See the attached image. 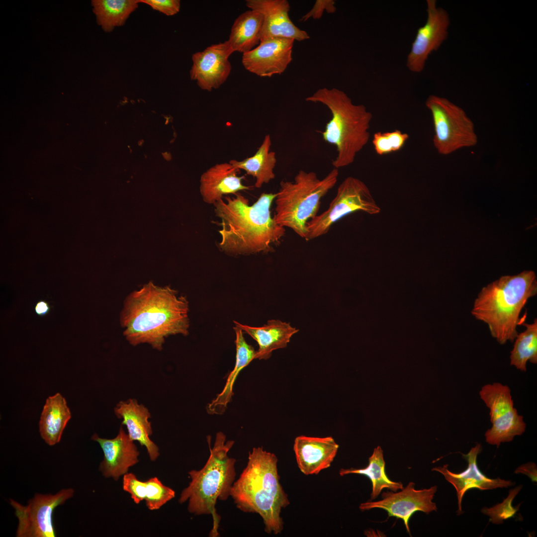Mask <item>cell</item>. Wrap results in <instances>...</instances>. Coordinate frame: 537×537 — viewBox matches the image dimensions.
<instances>
[{"mask_svg":"<svg viewBox=\"0 0 537 537\" xmlns=\"http://www.w3.org/2000/svg\"><path fill=\"white\" fill-rule=\"evenodd\" d=\"M73 488L61 490L55 494L36 493L26 506L10 499L9 503L18 519L17 537H55L53 521L55 508L72 497Z\"/></svg>","mask_w":537,"mask_h":537,"instance_id":"30bf717a","label":"cell"},{"mask_svg":"<svg viewBox=\"0 0 537 537\" xmlns=\"http://www.w3.org/2000/svg\"><path fill=\"white\" fill-rule=\"evenodd\" d=\"M380 210L367 186L358 178L348 177L339 185L328 208L307 222L305 239L309 241L324 235L335 223L353 212L374 215Z\"/></svg>","mask_w":537,"mask_h":537,"instance_id":"9c48e42d","label":"cell"},{"mask_svg":"<svg viewBox=\"0 0 537 537\" xmlns=\"http://www.w3.org/2000/svg\"><path fill=\"white\" fill-rule=\"evenodd\" d=\"M425 105L432 116L433 144L440 154L448 155L477 144L473 123L462 108L434 94L427 97Z\"/></svg>","mask_w":537,"mask_h":537,"instance_id":"ba28073f","label":"cell"},{"mask_svg":"<svg viewBox=\"0 0 537 537\" xmlns=\"http://www.w3.org/2000/svg\"><path fill=\"white\" fill-rule=\"evenodd\" d=\"M137 0H93L91 4L97 23L105 32L123 26L138 7Z\"/></svg>","mask_w":537,"mask_h":537,"instance_id":"4316f807","label":"cell"},{"mask_svg":"<svg viewBox=\"0 0 537 537\" xmlns=\"http://www.w3.org/2000/svg\"><path fill=\"white\" fill-rule=\"evenodd\" d=\"M491 423V428L485 434V441L497 447L501 443L511 442L515 436L522 435L526 428L523 417L515 408Z\"/></svg>","mask_w":537,"mask_h":537,"instance_id":"f546056e","label":"cell"},{"mask_svg":"<svg viewBox=\"0 0 537 537\" xmlns=\"http://www.w3.org/2000/svg\"><path fill=\"white\" fill-rule=\"evenodd\" d=\"M235 325L250 336L258 343L255 359H268L272 352L287 347L292 336L299 330L289 323L270 320L262 327H252L234 321Z\"/></svg>","mask_w":537,"mask_h":537,"instance_id":"44dd1931","label":"cell"},{"mask_svg":"<svg viewBox=\"0 0 537 537\" xmlns=\"http://www.w3.org/2000/svg\"><path fill=\"white\" fill-rule=\"evenodd\" d=\"M71 417L66 401L61 394L46 399L39 421L40 435L46 444L53 446L60 442Z\"/></svg>","mask_w":537,"mask_h":537,"instance_id":"cb8c5ba5","label":"cell"},{"mask_svg":"<svg viewBox=\"0 0 537 537\" xmlns=\"http://www.w3.org/2000/svg\"><path fill=\"white\" fill-rule=\"evenodd\" d=\"M294 41L273 38L261 42L253 49L243 54L242 64L246 70L260 77L280 75L292 61Z\"/></svg>","mask_w":537,"mask_h":537,"instance_id":"5bb4252c","label":"cell"},{"mask_svg":"<svg viewBox=\"0 0 537 537\" xmlns=\"http://www.w3.org/2000/svg\"><path fill=\"white\" fill-rule=\"evenodd\" d=\"M427 20L417 31L406 59V67L412 73L422 72L430 55L437 51L448 35L450 18L436 0H427Z\"/></svg>","mask_w":537,"mask_h":537,"instance_id":"8fae6325","label":"cell"},{"mask_svg":"<svg viewBox=\"0 0 537 537\" xmlns=\"http://www.w3.org/2000/svg\"><path fill=\"white\" fill-rule=\"evenodd\" d=\"M482 449L480 444L471 448L467 454H463L462 457L468 462L466 469L459 473L449 471L448 464L443 466L435 467L432 470L441 473L445 479L455 488L457 497V515L463 513L461 501L465 492L470 489L477 488L480 490L494 489L498 488H507L515 485V482L500 478L491 479L483 474L477 464V457Z\"/></svg>","mask_w":537,"mask_h":537,"instance_id":"2e32d148","label":"cell"},{"mask_svg":"<svg viewBox=\"0 0 537 537\" xmlns=\"http://www.w3.org/2000/svg\"><path fill=\"white\" fill-rule=\"evenodd\" d=\"M537 293V280L534 271L504 275L482 287L471 313L475 319L486 324L491 336L503 345L515 340L521 311L528 300Z\"/></svg>","mask_w":537,"mask_h":537,"instance_id":"277c9868","label":"cell"},{"mask_svg":"<svg viewBox=\"0 0 537 537\" xmlns=\"http://www.w3.org/2000/svg\"><path fill=\"white\" fill-rule=\"evenodd\" d=\"M514 472L526 475L533 482L537 481V467L534 462H530L520 465Z\"/></svg>","mask_w":537,"mask_h":537,"instance_id":"d590c367","label":"cell"},{"mask_svg":"<svg viewBox=\"0 0 537 537\" xmlns=\"http://www.w3.org/2000/svg\"><path fill=\"white\" fill-rule=\"evenodd\" d=\"M339 447L330 436L297 437L294 441L293 450L299 469L306 475L319 474L331 466Z\"/></svg>","mask_w":537,"mask_h":537,"instance_id":"ac0fdd59","label":"cell"},{"mask_svg":"<svg viewBox=\"0 0 537 537\" xmlns=\"http://www.w3.org/2000/svg\"><path fill=\"white\" fill-rule=\"evenodd\" d=\"M415 485L414 482H411L401 491L384 492L382 494L381 500L361 503L359 508L361 511L373 508L382 509L387 512L389 517L403 520L407 531L410 534L409 521L414 513L421 511L429 514L437 510L436 503L432 501L437 487L416 490Z\"/></svg>","mask_w":537,"mask_h":537,"instance_id":"7c38bea8","label":"cell"},{"mask_svg":"<svg viewBox=\"0 0 537 537\" xmlns=\"http://www.w3.org/2000/svg\"><path fill=\"white\" fill-rule=\"evenodd\" d=\"M305 100L321 103L331 113L332 118L322 135L326 142L336 147L334 168L338 169L352 164L369 141L372 113L364 105L354 104L346 93L335 88L319 89Z\"/></svg>","mask_w":537,"mask_h":537,"instance_id":"8992f818","label":"cell"},{"mask_svg":"<svg viewBox=\"0 0 537 537\" xmlns=\"http://www.w3.org/2000/svg\"><path fill=\"white\" fill-rule=\"evenodd\" d=\"M246 6L261 13L263 24L260 42L273 38L302 41L309 38L308 33L297 27L289 16L290 6L287 0H247Z\"/></svg>","mask_w":537,"mask_h":537,"instance_id":"9a60e30c","label":"cell"},{"mask_svg":"<svg viewBox=\"0 0 537 537\" xmlns=\"http://www.w3.org/2000/svg\"><path fill=\"white\" fill-rule=\"evenodd\" d=\"M522 487L521 485L510 489L508 496L502 503L490 508L483 507L481 512L489 517L490 522L496 525L502 524L504 520L514 517L519 510L520 505L514 507L512 502Z\"/></svg>","mask_w":537,"mask_h":537,"instance_id":"d6a6232c","label":"cell"},{"mask_svg":"<svg viewBox=\"0 0 537 537\" xmlns=\"http://www.w3.org/2000/svg\"><path fill=\"white\" fill-rule=\"evenodd\" d=\"M248 458L230 496L240 510L261 517L267 533L279 534L283 529L281 512L290 502L279 481L278 459L263 447L253 448Z\"/></svg>","mask_w":537,"mask_h":537,"instance_id":"3957f363","label":"cell"},{"mask_svg":"<svg viewBox=\"0 0 537 537\" xmlns=\"http://www.w3.org/2000/svg\"><path fill=\"white\" fill-rule=\"evenodd\" d=\"M138 3H144L153 9L160 11L167 16L178 13L180 7L179 0H137Z\"/></svg>","mask_w":537,"mask_h":537,"instance_id":"836d02e7","label":"cell"},{"mask_svg":"<svg viewBox=\"0 0 537 537\" xmlns=\"http://www.w3.org/2000/svg\"><path fill=\"white\" fill-rule=\"evenodd\" d=\"M233 329L236 334L235 364L230 373L222 391L207 404L206 410L210 414L220 415L225 412L234 394L233 388L237 377L244 367L256 358L257 352L254 347L245 340L243 330L236 326H235Z\"/></svg>","mask_w":537,"mask_h":537,"instance_id":"7402d4cb","label":"cell"},{"mask_svg":"<svg viewBox=\"0 0 537 537\" xmlns=\"http://www.w3.org/2000/svg\"><path fill=\"white\" fill-rule=\"evenodd\" d=\"M207 441L209 458L201 469L189 471L191 481L182 491L179 502L181 504L188 501V511L195 515H211L213 527L209 536L218 537L221 517L215 506L218 500L228 499L235 481L236 459L228 455L234 441H226V437L222 432L217 433L212 448L210 436L207 437Z\"/></svg>","mask_w":537,"mask_h":537,"instance_id":"5b68a950","label":"cell"},{"mask_svg":"<svg viewBox=\"0 0 537 537\" xmlns=\"http://www.w3.org/2000/svg\"><path fill=\"white\" fill-rule=\"evenodd\" d=\"M385 462L383 458V450L380 446L374 449L371 455L368 458V464L362 469H343L339 471L340 476L349 474H358L369 478L372 483L371 500L377 497L384 488L396 492L403 489L401 482H394L390 480L385 472Z\"/></svg>","mask_w":537,"mask_h":537,"instance_id":"83f0119b","label":"cell"},{"mask_svg":"<svg viewBox=\"0 0 537 537\" xmlns=\"http://www.w3.org/2000/svg\"><path fill=\"white\" fill-rule=\"evenodd\" d=\"M239 171L229 163L218 164L208 169L200 179V190L203 201L213 204L224 195L251 189V186L242 183L244 177L238 176Z\"/></svg>","mask_w":537,"mask_h":537,"instance_id":"ffe728a7","label":"cell"},{"mask_svg":"<svg viewBox=\"0 0 537 537\" xmlns=\"http://www.w3.org/2000/svg\"><path fill=\"white\" fill-rule=\"evenodd\" d=\"M271 144L270 136L267 134L253 156L241 161L232 160L229 162L233 167L245 171L247 175L254 177L256 179V187H262L275 178L273 169L276 159L275 152L270 151Z\"/></svg>","mask_w":537,"mask_h":537,"instance_id":"484cf974","label":"cell"},{"mask_svg":"<svg viewBox=\"0 0 537 537\" xmlns=\"http://www.w3.org/2000/svg\"><path fill=\"white\" fill-rule=\"evenodd\" d=\"M263 17L259 12L249 9L240 14L232 25L227 40L233 51L244 54L260 43Z\"/></svg>","mask_w":537,"mask_h":537,"instance_id":"d4e9b609","label":"cell"},{"mask_svg":"<svg viewBox=\"0 0 537 537\" xmlns=\"http://www.w3.org/2000/svg\"><path fill=\"white\" fill-rule=\"evenodd\" d=\"M407 133L399 130L374 133L372 143L376 153L380 156L400 150L409 139Z\"/></svg>","mask_w":537,"mask_h":537,"instance_id":"1f68e13d","label":"cell"},{"mask_svg":"<svg viewBox=\"0 0 537 537\" xmlns=\"http://www.w3.org/2000/svg\"><path fill=\"white\" fill-rule=\"evenodd\" d=\"M479 396L490 410L491 423L514 408L510 388L500 383L484 385L479 391Z\"/></svg>","mask_w":537,"mask_h":537,"instance_id":"4dcf8cb0","label":"cell"},{"mask_svg":"<svg viewBox=\"0 0 537 537\" xmlns=\"http://www.w3.org/2000/svg\"><path fill=\"white\" fill-rule=\"evenodd\" d=\"M336 11L335 1L333 0H317L313 6L307 13L300 19L301 22H305L310 18L320 19L324 11L328 13H334Z\"/></svg>","mask_w":537,"mask_h":537,"instance_id":"e575fe53","label":"cell"},{"mask_svg":"<svg viewBox=\"0 0 537 537\" xmlns=\"http://www.w3.org/2000/svg\"><path fill=\"white\" fill-rule=\"evenodd\" d=\"M338 176L334 168L322 179L315 172L300 170L293 181H281L274 199L276 223L305 239L307 222L318 215L321 199L335 186Z\"/></svg>","mask_w":537,"mask_h":537,"instance_id":"52a82bcc","label":"cell"},{"mask_svg":"<svg viewBox=\"0 0 537 537\" xmlns=\"http://www.w3.org/2000/svg\"><path fill=\"white\" fill-rule=\"evenodd\" d=\"M523 324L526 329L515 338L510 359L511 365L526 371L528 361L537 363V319L530 324Z\"/></svg>","mask_w":537,"mask_h":537,"instance_id":"f1b7e54d","label":"cell"},{"mask_svg":"<svg viewBox=\"0 0 537 537\" xmlns=\"http://www.w3.org/2000/svg\"><path fill=\"white\" fill-rule=\"evenodd\" d=\"M91 439L100 445L104 454L99 470L105 477L117 480L129 468L138 462L139 452L128 434L120 427L118 434L111 439L94 434Z\"/></svg>","mask_w":537,"mask_h":537,"instance_id":"e0dca14e","label":"cell"},{"mask_svg":"<svg viewBox=\"0 0 537 537\" xmlns=\"http://www.w3.org/2000/svg\"><path fill=\"white\" fill-rule=\"evenodd\" d=\"M234 52L227 41L214 44L192 54L190 78L202 90L211 91L223 85L229 76V57Z\"/></svg>","mask_w":537,"mask_h":537,"instance_id":"4fadbf2b","label":"cell"},{"mask_svg":"<svg viewBox=\"0 0 537 537\" xmlns=\"http://www.w3.org/2000/svg\"><path fill=\"white\" fill-rule=\"evenodd\" d=\"M34 310L37 315L39 317H44L50 312L51 306L47 301L40 300L35 304Z\"/></svg>","mask_w":537,"mask_h":537,"instance_id":"8d00e7d4","label":"cell"},{"mask_svg":"<svg viewBox=\"0 0 537 537\" xmlns=\"http://www.w3.org/2000/svg\"><path fill=\"white\" fill-rule=\"evenodd\" d=\"M122 486L136 504L145 500L150 510L160 509L175 497V491L164 485L156 477L142 481L134 474L127 473L123 476Z\"/></svg>","mask_w":537,"mask_h":537,"instance_id":"603a6c76","label":"cell"},{"mask_svg":"<svg viewBox=\"0 0 537 537\" xmlns=\"http://www.w3.org/2000/svg\"><path fill=\"white\" fill-rule=\"evenodd\" d=\"M114 413L119 419H122V424L126 427L130 439L146 448L152 461L156 460L160 454L159 449L150 438L152 430L149 420L151 414L148 409L139 404L136 399H129L117 403Z\"/></svg>","mask_w":537,"mask_h":537,"instance_id":"d6986e66","label":"cell"},{"mask_svg":"<svg viewBox=\"0 0 537 537\" xmlns=\"http://www.w3.org/2000/svg\"><path fill=\"white\" fill-rule=\"evenodd\" d=\"M189 303L169 286L150 282L125 298L120 323L126 340L132 346L147 344L161 351L166 338L188 334Z\"/></svg>","mask_w":537,"mask_h":537,"instance_id":"6da1fadb","label":"cell"},{"mask_svg":"<svg viewBox=\"0 0 537 537\" xmlns=\"http://www.w3.org/2000/svg\"><path fill=\"white\" fill-rule=\"evenodd\" d=\"M276 194L263 193L253 204L239 193L224 197L213 205L221 228L219 248L236 256L268 253L279 244L285 228L271 216L270 207Z\"/></svg>","mask_w":537,"mask_h":537,"instance_id":"7a4b0ae2","label":"cell"}]
</instances>
